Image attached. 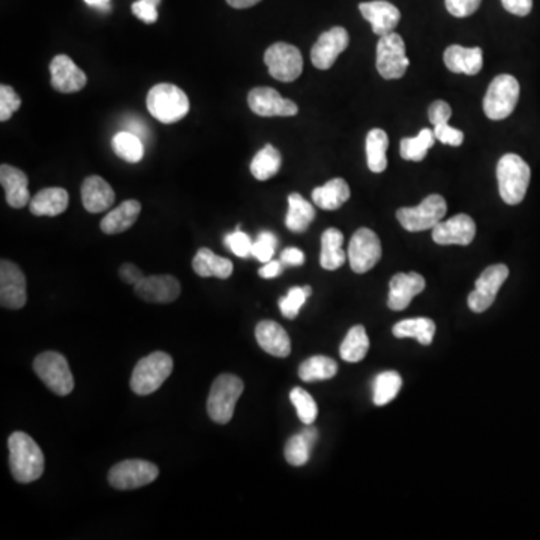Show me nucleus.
<instances>
[{"label":"nucleus","instance_id":"nucleus-1","mask_svg":"<svg viewBox=\"0 0 540 540\" xmlns=\"http://www.w3.org/2000/svg\"><path fill=\"white\" fill-rule=\"evenodd\" d=\"M8 449L11 473L17 482H35L43 476L45 467L44 453L34 438L17 431L10 435Z\"/></svg>","mask_w":540,"mask_h":540},{"label":"nucleus","instance_id":"nucleus-2","mask_svg":"<svg viewBox=\"0 0 540 540\" xmlns=\"http://www.w3.org/2000/svg\"><path fill=\"white\" fill-rule=\"evenodd\" d=\"M530 177V167L521 156L515 153L502 156L497 164V180L503 201L506 205H520L526 197Z\"/></svg>","mask_w":540,"mask_h":540},{"label":"nucleus","instance_id":"nucleus-3","mask_svg":"<svg viewBox=\"0 0 540 540\" xmlns=\"http://www.w3.org/2000/svg\"><path fill=\"white\" fill-rule=\"evenodd\" d=\"M147 110L156 121L171 125L190 113V99L176 84H155L147 93Z\"/></svg>","mask_w":540,"mask_h":540},{"label":"nucleus","instance_id":"nucleus-4","mask_svg":"<svg viewBox=\"0 0 540 540\" xmlns=\"http://www.w3.org/2000/svg\"><path fill=\"white\" fill-rule=\"evenodd\" d=\"M173 359L170 355H167L164 351H155L151 355L138 360L136 368L132 371L131 386L132 392L137 395L153 394L160 389L166 380L170 377L173 372Z\"/></svg>","mask_w":540,"mask_h":540},{"label":"nucleus","instance_id":"nucleus-5","mask_svg":"<svg viewBox=\"0 0 540 540\" xmlns=\"http://www.w3.org/2000/svg\"><path fill=\"white\" fill-rule=\"evenodd\" d=\"M244 381L238 375L223 374L215 380L207 396V414L219 425L229 424L233 418L236 403L244 394Z\"/></svg>","mask_w":540,"mask_h":540},{"label":"nucleus","instance_id":"nucleus-6","mask_svg":"<svg viewBox=\"0 0 540 540\" xmlns=\"http://www.w3.org/2000/svg\"><path fill=\"white\" fill-rule=\"evenodd\" d=\"M520 99V83L513 75L502 74L492 80L483 99V112L491 121L511 116Z\"/></svg>","mask_w":540,"mask_h":540},{"label":"nucleus","instance_id":"nucleus-7","mask_svg":"<svg viewBox=\"0 0 540 540\" xmlns=\"http://www.w3.org/2000/svg\"><path fill=\"white\" fill-rule=\"evenodd\" d=\"M34 371L53 394L67 396L73 392L74 377L68 360L58 351H45L36 356Z\"/></svg>","mask_w":540,"mask_h":540},{"label":"nucleus","instance_id":"nucleus-8","mask_svg":"<svg viewBox=\"0 0 540 540\" xmlns=\"http://www.w3.org/2000/svg\"><path fill=\"white\" fill-rule=\"evenodd\" d=\"M448 212L446 200L442 195H428L427 199L416 207H401L396 212V219L407 231H425L434 229L444 218Z\"/></svg>","mask_w":540,"mask_h":540},{"label":"nucleus","instance_id":"nucleus-9","mask_svg":"<svg viewBox=\"0 0 540 540\" xmlns=\"http://www.w3.org/2000/svg\"><path fill=\"white\" fill-rule=\"evenodd\" d=\"M264 64L269 74L278 82L292 83L301 77L303 58L301 50L287 43H275L264 53Z\"/></svg>","mask_w":540,"mask_h":540},{"label":"nucleus","instance_id":"nucleus-10","mask_svg":"<svg viewBox=\"0 0 540 540\" xmlns=\"http://www.w3.org/2000/svg\"><path fill=\"white\" fill-rule=\"evenodd\" d=\"M410 60L405 54L404 39L398 34L380 36L377 44V71L385 80L404 77Z\"/></svg>","mask_w":540,"mask_h":540},{"label":"nucleus","instance_id":"nucleus-11","mask_svg":"<svg viewBox=\"0 0 540 540\" xmlns=\"http://www.w3.org/2000/svg\"><path fill=\"white\" fill-rule=\"evenodd\" d=\"M160 474L155 464L143 459H127L116 464L108 473V482L121 491L146 487Z\"/></svg>","mask_w":540,"mask_h":540},{"label":"nucleus","instance_id":"nucleus-12","mask_svg":"<svg viewBox=\"0 0 540 540\" xmlns=\"http://www.w3.org/2000/svg\"><path fill=\"white\" fill-rule=\"evenodd\" d=\"M381 258V242L370 229H359L353 234L348 245V260L353 272L366 273L379 263Z\"/></svg>","mask_w":540,"mask_h":540},{"label":"nucleus","instance_id":"nucleus-13","mask_svg":"<svg viewBox=\"0 0 540 540\" xmlns=\"http://www.w3.org/2000/svg\"><path fill=\"white\" fill-rule=\"evenodd\" d=\"M509 277V269L505 264H494L483 270L477 278L476 288L468 296V307L473 312L487 311L496 302L497 293Z\"/></svg>","mask_w":540,"mask_h":540},{"label":"nucleus","instance_id":"nucleus-14","mask_svg":"<svg viewBox=\"0 0 540 540\" xmlns=\"http://www.w3.org/2000/svg\"><path fill=\"white\" fill-rule=\"evenodd\" d=\"M27 302V283L23 270L10 260L0 262V303L6 309H21Z\"/></svg>","mask_w":540,"mask_h":540},{"label":"nucleus","instance_id":"nucleus-15","mask_svg":"<svg viewBox=\"0 0 540 540\" xmlns=\"http://www.w3.org/2000/svg\"><path fill=\"white\" fill-rule=\"evenodd\" d=\"M348 43H350L348 32L341 26L323 32L311 49L312 65L323 71L331 69L335 65L338 56L342 51H346Z\"/></svg>","mask_w":540,"mask_h":540},{"label":"nucleus","instance_id":"nucleus-16","mask_svg":"<svg viewBox=\"0 0 540 540\" xmlns=\"http://www.w3.org/2000/svg\"><path fill=\"white\" fill-rule=\"evenodd\" d=\"M248 106L251 112L263 117H290L296 116L299 113L296 103L281 97L279 92L272 88H254L248 93Z\"/></svg>","mask_w":540,"mask_h":540},{"label":"nucleus","instance_id":"nucleus-17","mask_svg":"<svg viewBox=\"0 0 540 540\" xmlns=\"http://www.w3.org/2000/svg\"><path fill=\"white\" fill-rule=\"evenodd\" d=\"M476 238V223L466 214L455 215L448 221H440L433 229L434 242L438 245L467 247Z\"/></svg>","mask_w":540,"mask_h":540},{"label":"nucleus","instance_id":"nucleus-18","mask_svg":"<svg viewBox=\"0 0 540 540\" xmlns=\"http://www.w3.org/2000/svg\"><path fill=\"white\" fill-rule=\"evenodd\" d=\"M51 88L60 93L80 92L88 83L83 69L74 64L73 59L67 54H58L50 64Z\"/></svg>","mask_w":540,"mask_h":540},{"label":"nucleus","instance_id":"nucleus-19","mask_svg":"<svg viewBox=\"0 0 540 540\" xmlns=\"http://www.w3.org/2000/svg\"><path fill=\"white\" fill-rule=\"evenodd\" d=\"M137 296L151 303H171L180 296V283L171 275H152L134 286Z\"/></svg>","mask_w":540,"mask_h":540},{"label":"nucleus","instance_id":"nucleus-20","mask_svg":"<svg viewBox=\"0 0 540 540\" xmlns=\"http://www.w3.org/2000/svg\"><path fill=\"white\" fill-rule=\"evenodd\" d=\"M425 278L416 272L396 273L389 283V305L392 311H404L414 297L424 292Z\"/></svg>","mask_w":540,"mask_h":540},{"label":"nucleus","instance_id":"nucleus-21","mask_svg":"<svg viewBox=\"0 0 540 540\" xmlns=\"http://www.w3.org/2000/svg\"><path fill=\"white\" fill-rule=\"evenodd\" d=\"M360 14L372 26V32L379 36H385L394 32L401 20V12L396 6L386 0L364 2L359 5Z\"/></svg>","mask_w":540,"mask_h":540},{"label":"nucleus","instance_id":"nucleus-22","mask_svg":"<svg viewBox=\"0 0 540 540\" xmlns=\"http://www.w3.org/2000/svg\"><path fill=\"white\" fill-rule=\"evenodd\" d=\"M0 184L5 190L6 203L14 207L21 209L30 203L29 179L25 171L10 164H2L0 167Z\"/></svg>","mask_w":540,"mask_h":540},{"label":"nucleus","instance_id":"nucleus-23","mask_svg":"<svg viewBox=\"0 0 540 540\" xmlns=\"http://www.w3.org/2000/svg\"><path fill=\"white\" fill-rule=\"evenodd\" d=\"M116 194L101 176H89L82 185V201L90 214H101L114 205Z\"/></svg>","mask_w":540,"mask_h":540},{"label":"nucleus","instance_id":"nucleus-24","mask_svg":"<svg viewBox=\"0 0 540 540\" xmlns=\"http://www.w3.org/2000/svg\"><path fill=\"white\" fill-rule=\"evenodd\" d=\"M258 346L275 357H287L292 353L290 336L281 325L272 320H263L255 327Z\"/></svg>","mask_w":540,"mask_h":540},{"label":"nucleus","instance_id":"nucleus-25","mask_svg":"<svg viewBox=\"0 0 540 540\" xmlns=\"http://www.w3.org/2000/svg\"><path fill=\"white\" fill-rule=\"evenodd\" d=\"M444 64L453 74H466L476 75L481 73L483 67V51L479 47H463V45H450L444 51Z\"/></svg>","mask_w":540,"mask_h":540},{"label":"nucleus","instance_id":"nucleus-26","mask_svg":"<svg viewBox=\"0 0 540 540\" xmlns=\"http://www.w3.org/2000/svg\"><path fill=\"white\" fill-rule=\"evenodd\" d=\"M69 194L64 188H44L32 197L30 214L35 216H58L68 209Z\"/></svg>","mask_w":540,"mask_h":540},{"label":"nucleus","instance_id":"nucleus-27","mask_svg":"<svg viewBox=\"0 0 540 540\" xmlns=\"http://www.w3.org/2000/svg\"><path fill=\"white\" fill-rule=\"evenodd\" d=\"M142 212V205L137 200H127L121 205L110 210L103 221H101V230L106 234H121L131 229L136 224L138 215Z\"/></svg>","mask_w":540,"mask_h":540},{"label":"nucleus","instance_id":"nucleus-28","mask_svg":"<svg viewBox=\"0 0 540 540\" xmlns=\"http://www.w3.org/2000/svg\"><path fill=\"white\" fill-rule=\"evenodd\" d=\"M350 199V186L346 180L336 177L312 191V201L323 210L340 209Z\"/></svg>","mask_w":540,"mask_h":540},{"label":"nucleus","instance_id":"nucleus-29","mask_svg":"<svg viewBox=\"0 0 540 540\" xmlns=\"http://www.w3.org/2000/svg\"><path fill=\"white\" fill-rule=\"evenodd\" d=\"M194 272L201 278H219L227 279L233 273V263L229 258L219 257L209 248L199 249L192 260Z\"/></svg>","mask_w":540,"mask_h":540},{"label":"nucleus","instance_id":"nucleus-30","mask_svg":"<svg viewBox=\"0 0 540 540\" xmlns=\"http://www.w3.org/2000/svg\"><path fill=\"white\" fill-rule=\"evenodd\" d=\"M317 438H318V431L312 425H307V428L303 429L302 433L293 435L286 444V450H284L287 463L294 467L305 466L309 459L314 444L317 443Z\"/></svg>","mask_w":540,"mask_h":540},{"label":"nucleus","instance_id":"nucleus-31","mask_svg":"<svg viewBox=\"0 0 540 540\" xmlns=\"http://www.w3.org/2000/svg\"><path fill=\"white\" fill-rule=\"evenodd\" d=\"M316 218V209L302 195L293 192L288 195V212L286 225L293 233H303Z\"/></svg>","mask_w":540,"mask_h":540},{"label":"nucleus","instance_id":"nucleus-32","mask_svg":"<svg viewBox=\"0 0 540 540\" xmlns=\"http://www.w3.org/2000/svg\"><path fill=\"white\" fill-rule=\"evenodd\" d=\"M344 234L338 229H327L322 236L320 264L326 270H336L346 263L347 255L342 249Z\"/></svg>","mask_w":540,"mask_h":540},{"label":"nucleus","instance_id":"nucleus-33","mask_svg":"<svg viewBox=\"0 0 540 540\" xmlns=\"http://www.w3.org/2000/svg\"><path fill=\"white\" fill-rule=\"evenodd\" d=\"M281 166H283L281 152L272 145H266L257 155L254 156L249 170L255 179L264 182L277 176L278 171L281 170Z\"/></svg>","mask_w":540,"mask_h":540},{"label":"nucleus","instance_id":"nucleus-34","mask_svg":"<svg viewBox=\"0 0 540 540\" xmlns=\"http://www.w3.org/2000/svg\"><path fill=\"white\" fill-rule=\"evenodd\" d=\"M389 137L383 129L374 128L366 136V156L368 167L372 173H383L387 168V152Z\"/></svg>","mask_w":540,"mask_h":540},{"label":"nucleus","instance_id":"nucleus-35","mask_svg":"<svg viewBox=\"0 0 540 540\" xmlns=\"http://www.w3.org/2000/svg\"><path fill=\"white\" fill-rule=\"evenodd\" d=\"M435 323L431 318H409L395 325L394 335L396 338H416L422 346H429L435 335Z\"/></svg>","mask_w":540,"mask_h":540},{"label":"nucleus","instance_id":"nucleus-36","mask_svg":"<svg viewBox=\"0 0 540 540\" xmlns=\"http://www.w3.org/2000/svg\"><path fill=\"white\" fill-rule=\"evenodd\" d=\"M112 146L114 153L129 164L142 161L143 156H145L143 138L131 131L117 132L116 136L113 137Z\"/></svg>","mask_w":540,"mask_h":540},{"label":"nucleus","instance_id":"nucleus-37","mask_svg":"<svg viewBox=\"0 0 540 540\" xmlns=\"http://www.w3.org/2000/svg\"><path fill=\"white\" fill-rule=\"evenodd\" d=\"M336 372H338V365L335 360L326 356H312L299 366V377L307 383L333 379Z\"/></svg>","mask_w":540,"mask_h":540},{"label":"nucleus","instance_id":"nucleus-38","mask_svg":"<svg viewBox=\"0 0 540 540\" xmlns=\"http://www.w3.org/2000/svg\"><path fill=\"white\" fill-rule=\"evenodd\" d=\"M435 140L437 138H435L434 129L425 128L419 132V136L403 138L399 153L404 158L405 161H422L429 149L434 146Z\"/></svg>","mask_w":540,"mask_h":540},{"label":"nucleus","instance_id":"nucleus-39","mask_svg":"<svg viewBox=\"0 0 540 540\" xmlns=\"http://www.w3.org/2000/svg\"><path fill=\"white\" fill-rule=\"evenodd\" d=\"M368 350H370V338L366 335L365 327L355 326L351 327L344 338L340 347V355L346 362L356 364L365 357Z\"/></svg>","mask_w":540,"mask_h":540},{"label":"nucleus","instance_id":"nucleus-40","mask_svg":"<svg viewBox=\"0 0 540 540\" xmlns=\"http://www.w3.org/2000/svg\"><path fill=\"white\" fill-rule=\"evenodd\" d=\"M403 386V379L395 371H386L375 379L374 381V404L379 407L389 404L392 399L398 395Z\"/></svg>","mask_w":540,"mask_h":540},{"label":"nucleus","instance_id":"nucleus-41","mask_svg":"<svg viewBox=\"0 0 540 540\" xmlns=\"http://www.w3.org/2000/svg\"><path fill=\"white\" fill-rule=\"evenodd\" d=\"M290 399H292L297 416H299L302 424L312 425L316 422L318 407H317L316 401L311 395L308 394L307 390H303L302 387H294L290 392Z\"/></svg>","mask_w":540,"mask_h":540},{"label":"nucleus","instance_id":"nucleus-42","mask_svg":"<svg viewBox=\"0 0 540 540\" xmlns=\"http://www.w3.org/2000/svg\"><path fill=\"white\" fill-rule=\"evenodd\" d=\"M312 288L309 286L305 287H293L288 290L287 296L279 299V309L284 317L287 318H296L299 316L303 303L307 302L308 297L311 296Z\"/></svg>","mask_w":540,"mask_h":540},{"label":"nucleus","instance_id":"nucleus-43","mask_svg":"<svg viewBox=\"0 0 540 540\" xmlns=\"http://www.w3.org/2000/svg\"><path fill=\"white\" fill-rule=\"evenodd\" d=\"M278 239L275 234L270 231H262L258 234L257 240L253 245V257L257 258L262 263H268L275 255L277 249Z\"/></svg>","mask_w":540,"mask_h":540},{"label":"nucleus","instance_id":"nucleus-44","mask_svg":"<svg viewBox=\"0 0 540 540\" xmlns=\"http://www.w3.org/2000/svg\"><path fill=\"white\" fill-rule=\"evenodd\" d=\"M21 107V98L14 89L8 84L0 86V121L6 122L10 121L19 108Z\"/></svg>","mask_w":540,"mask_h":540},{"label":"nucleus","instance_id":"nucleus-45","mask_svg":"<svg viewBox=\"0 0 540 540\" xmlns=\"http://www.w3.org/2000/svg\"><path fill=\"white\" fill-rule=\"evenodd\" d=\"M224 244L238 257L247 258L253 254V240L248 234L240 231V230L227 234L224 238Z\"/></svg>","mask_w":540,"mask_h":540},{"label":"nucleus","instance_id":"nucleus-46","mask_svg":"<svg viewBox=\"0 0 540 540\" xmlns=\"http://www.w3.org/2000/svg\"><path fill=\"white\" fill-rule=\"evenodd\" d=\"M481 4H482V0H444V5H446L449 14H452L458 19L474 14L479 10Z\"/></svg>","mask_w":540,"mask_h":540},{"label":"nucleus","instance_id":"nucleus-47","mask_svg":"<svg viewBox=\"0 0 540 540\" xmlns=\"http://www.w3.org/2000/svg\"><path fill=\"white\" fill-rule=\"evenodd\" d=\"M434 134L438 142L449 145V146H461L464 143V132L459 131L457 128L449 127L448 123L435 125Z\"/></svg>","mask_w":540,"mask_h":540},{"label":"nucleus","instance_id":"nucleus-48","mask_svg":"<svg viewBox=\"0 0 540 540\" xmlns=\"http://www.w3.org/2000/svg\"><path fill=\"white\" fill-rule=\"evenodd\" d=\"M429 121L433 123L434 127L435 125H442V123H448L449 119L452 117V108L449 106L446 101H442V99H438V101H434L431 104V107L428 110Z\"/></svg>","mask_w":540,"mask_h":540},{"label":"nucleus","instance_id":"nucleus-49","mask_svg":"<svg viewBox=\"0 0 540 540\" xmlns=\"http://www.w3.org/2000/svg\"><path fill=\"white\" fill-rule=\"evenodd\" d=\"M132 12L136 15L137 19L142 20L147 25L155 23L158 20V10L155 5H152L146 0H137L132 4Z\"/></svg>","mask_w":540,"mask_h":540},{"label":"nucleus","instance_id":"nucleus-50","mask_svg":"<svg viewBox=\"0 0 540 540\" xmlns=\"http://www.w3.org/2000/svg\"><path fill=\"white\" fill-rule=\"evenodd\" d=\"M502 5L511 14L526 17L533 10V0H502Z\"/></svg>","mask_w":540,"mask_h":540},{"label":"nucleus","instance_id":"nucleus-51","mask_svg":"<svg viewBox=\"0 0 540 540\" xmlns=\"http://www.w3.org/2000/svg\"><path fill=\"white\" fill-rule=\"evenodd\" d=\"M119 275L122 278L123 283L131 284V286H136L137 283H140L143 278H145L142 270L131 263L122 264L121 269H119Z\"/></svg>","mask_w":540,"mask_h":540},{"label":"nucleus","instance_id":"nucleus-52","mask_svg":"<svg viewBox=\"0 0 540 540\" xmlns=\"http://www.w3.org/2000/svg\"><path fill=\"white\" fill-rule=\"evenodd\" d=\"M281 262L284 266H302L305 263V254L299 248L284 249Z\"/></svg>","mask_w":540,"mask_h":540},{"label":"nucleus","instance_id":"nucleus-53","mask_svg":"<svg viewBox=\"0 0 540 540\" xmlns=\"http://www.w3.org/2000/svg\"><path fill=\"white\" fill-rule=\"evenodd\" d=\"M284 264L281 260L278 262V260H270L268 263H264L263 268L258 270V275L260 277L264 278V279H272V278H277L283 273Z\"/></svg>","mask_w":540,"mask_h":540},{"label":"nucleus","instance_id":"nucleus-54","mask_svg":"<svg viewBox=\"0 0 540 540\" xmlns=\"http://www.w3.org/2000/svg\"><path fill=\"white\" fill-rule=\"evenodd\" d=\"M128 128H129L128 131L134 132L136 136L140 137L143 140L149 136V129H147L146 125L142 121H138V119H129L128 121Z\"/></svg>","mask_w":540,"mask_h":540},{"label":"nucleus","instance_id":"nucleus-55","mask_svg":"<svg viewBox=\"0 0 540 540\" xmlns=\"http://www.w3.org/2000/svg\"><path fill=\"white\" fill-rule=\"evenodd\" d=\"M258 2H262V0H227V4L236 8V10L251 8V6L257 5Z\"/></svg>","mask_w":540,"mask_h":540},{"label":"nucleus","instance_id":"nucleus-56","mask_svg":"<svg viewBox=\"0 0 540 540\" xmlns=\"http://www.w3.org/2000/svg\"><path fill=\"white\" fill-rule=\"evenodd\" d=\"M89 6H95V8H101V10H108V4L110 0H84Z\"/></svg>","mask_w":540,"mask_h":540},{"label":"nucleus","instance_id":"nucleus-57","mask_svg":"<svg viewBox=\"0 0 540 540\" xmlns=\"http://www.w3.org/2000/svg\"><path fill=\"white\" fill-rule=\"evenodd\" d=\"M146 2H149V4H152V5L155 6H158L160 5V4H161V0H146Z\"/></svg>","mask_w":540,"mask_h":540}]
</instances>
